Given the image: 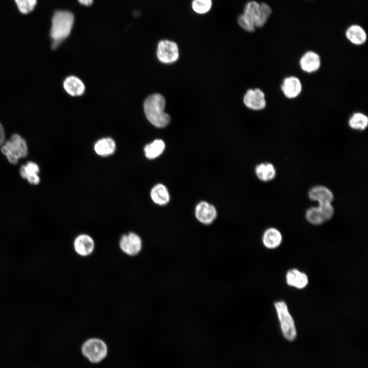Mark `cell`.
Returning a JSON list of instances; mask_svg holds the SVG:
<instances>
[{
    "instance_id": "cell-1",
    "label": "cell",
    "mask_w": 368,
    "mask_h": 368,
    "mask_svg": "<svg viewBox=\"0 0 368 368\" xmlns=\"http://www.w3.org/2000/svg\"><path fill=\"white\" fill-rule=\"evenodd\" d=\"M165 106V99L159 94L149 96L144 102L145 116L148 120L156 127H165L170 122V116L164 111Z\"/></svg>"
},
{
    "instance_id": "cell-2",
    "label": "cell",
    "mask_w": 368,
    "mask_h": 368,
    "mask_svg": "<svg viewBox=\"0 0 368 368\" xmlns=\"http://www.w3.org/2000/svg\"><path fill=\"white\" fill-rule=\"evenodd\" d=\"M74 22V15L70 11L58 10L52 19L50 35L52 47L55 49L70 35Z\"/></svg>"
},
{
    "instance_id": "cell-3",
    "label": "cell",
    "mask_w": 368,
    "mask_h": 368,
    "mask_svg": "<svg viewBox=\"0 0 368 368\" xmlns=\"http://www.w3.org/2000/svg\"><path fill=\"white\" fill-rule=\"evenodd\" d=\"M0 150L11 164H16L18 160L25 157L28 153V147L25 140L17 133L11 135L9 140L5 141Z\"/></svg>"
},
{
    "instance_id": "cell-4",
    "label": "cell",
    "mask_w": 368,
    "mask_h": 368,
    "mask_svg": "<svg viewBox=\"0 0 368 368\" xmlns=\"http://www.w3.org/2000/svg\"><path fill=\"white\" fill-rule=\"evenodd\" d=\"M283 335L288 341L294 340L296 337V330L294 320L289 313L287 306L283 301L274 303Z\"/></svg>"
},
{
    "instance_id": "cell-5",
    "label": "cell",
    "mask_w": 368,
    "mask_h": 368,
    "mask_svg": "<svg viewBox=\"0 0 368 368\" xmlns=\"http://www.w3.org/2000/svg\"><path fill=\"white\" fill-rule=\"evenodd\" d=\"M83 355L93 363H98L106 357L107 348L106 343L98 338H90L85 341L81 348Z\"/></svg>"
},
{
    "instance_id": "cell-6",
    "label": "cell",
    "mask_w": 368,
    "mask_h": 368,
    "mask_svg": "<svg viewBox=\"0 0 368 368\" xmlns=\"http://www.w3.org/2000/svg\"><path fill=\"white\" fill-rule=\"evenodd\" d=\"M334 214V209L332 204H318L308 209L305 217L310 223L319 225L330 220Z\"/></svg>"
},
{
    "instance_id": "cell-7",
    "label": "cell",
    "mask_w": 368,
    "mask_h": 368,
    "mask_svg": "<svg viewBox=\"0 0 368 368\" xmlns=\"http://www.w3.org/2000/svg\"><path fill=\"white\" fill-rule=\"evenodd\" d=\"M156 54L160 62L164 63H173L177 60L179 56L178 46L172 41L160 40L157 45Z\"/></svg>"
},
{
    "instance_id": "cell-8",
    "label": "cell",
    "mask_w": 368,
    "mask_h": 368,
    "mask_svg": "<svg viewBox=\"0 0 368 368\" xmlns=\"http://www.w3.org/2000/svg\"><path fill=\"white\" fill-rule=\"evenodd\" d=\"M119 245L121 249L125 254L133 256L137 255L141 251L142 242L138 235L130 232L122 236Z\"/></svg>"
},
{
    "instance_id": "cell-9",
    "label": "cell",
    "mask_w": 368,
    "mask_h": 368,
    "mask_svg": "<svg viewBox=\"0 0 368 368\" xmlns=\"http://www.w3.org/2000/svg\"><path fill=\"white\" fill-rule=\"evenodd\" d=\"M195 215L196 219L202 224H210L216 218L217 212L213 204L202 201L196 206Z\"/></svg>"
},
{
    "instance_id": "cell-10",
    "label": "cell",
    "mask_w": 368,
    "mask_h": 368,
    "mask_svg": "<svg viewBox=\"0 0 368 368\" xmlns=\"http://www.w3.org/2000/svg\"><path fill=\"white\" fill-rule=\"evenodd\" d=\"M243 102L246 107L256 110L264 109L266 105L264 93L259 88L248 89L244 96Z\"/></svg>"
},
{
    "instance_id": "cell-11",
    "label": "cell",
    "mask_w": 368,
    "mask_h": 368,
    "mask_svg": "<svg viewBox=\"0 0 368 368\" xmlns=\"http://www.w3.org/2000/svg\"><path fill=\"white\" fill-rule=\"evenodd\" d=\"M308 197L318 204H331L334 199L332 192L327 187L318 185L311 188L308 192Z\"/></svg>"
},
{
    "instance_id": "cell-12",
    "label": "cell",
    "mask_w": 368,
    "mask_h": 368,
    "mask_svg": "<svg viewBox=\"0 0 368 368\" xmlns=\"http://www.w3.org/2000/svg\"><path fill=\"white\" fill-rule=\"evenodd\" d=\"M75 251L81 256H87L91 254L95 247V243L93 238L85 234L78 236L74 242Z\"/></svg>"
},
{
    "instance_id": "cell-13",
    "label": "cell",
    "mask_w": 368,
    "mask_h": 368,
    "mask_svg": "<svg viewBox=\"0 0 368 368\" xmlns=\"http://www.w3.org/2000/svg\"><path fill=\"white\" fill-rule=\"evenodd\" d=\"M300 65L302 70L306 72L311 73L316 72L320 66V57L314 52L308 51L300 59Z\"/></svg>"
},
{
    "instance_id": "cell-14",
    "label": "cell",
    "mask_w": 368,
    "mask_h": 368,
    "mask_svg": "<svg viewBox=\"0 0 368 368\" xmlns=\"http://www.w3.org/2000/svg\"><path fill=\"white\" fill-rule=\"evenodd\" d=\"M281 89L286 97L293 99L300 94L302 85L298 78L290 76L284 80L281 85Z\"/></svg>"
},
{
    "instance_id": "cell-15",
    "label": "cell",
    "mask_w": 368,
    "mask_h": 368,
    "mask_svg": "<svg viewBox=\"0 0 368 368\" xmlns=\"http://www.w3.org/2000/svg\"><path fill=\"white\" fill-rule=\"evenodd\" d=\"M40 170L38 165L33 162H28L22 165L19 170L20 176L30 184L36 185L40 182L38 173Z\"/></svg>"
},
{
    "instance_id": "cell-16",
    "label": "cell",
    "mask_w": 368,
    "mask_h": 368,
    "mask_svg": "<svg viewBox=\"0 0 368 368\" xmlns=\"http://www.w3.org/2000/svg\"><path fill=\"white\" fill-rule=\"evenodd\" d=\"M345 35L347 39L355 45H362L367 40V34L365 30L358 24L350 25L347 29Z\"/></svg>"
},
{
    "instance_id": "cell-17",
    "label": "cell",
    "mask_w": 368,
    "mask_h": 368,
    "mask_svg": "<svg viewBox=\"0 0 368 368\" xmlns=\"http://www.w3.org/2000/svg\"><path fill=\"white\" fill-rule=\"evenodd\" d=\"M286 277V282L289 286L298 289L305 288L308 283L307 275L295 268L289 270Z\"/></svg>"
},
{
    "instance_id": "cell-18",
    "label": "cell",
    "mask_w": 368,
    "mask_h": 368,
    "mask_svg": "<svg viewBox=\"0 0 368 368\" xmlns=\"http://www.w3.org/2000/svg\"><path fill=\"white\" fill-rule=\"evenodd\" d=\"M63 87L65 91L72 96L82 95L85 90V85L78 77L70 76L65 78L63 82Z\"/></svg>"
},
{
    "instance_id": "cell-19",
    "label": "cell",
    "mask_w": 368,
    "mask_h": 368,
    "mask_svg": "<svg viewBox=\"0 0 368 368\" xmlns=\"http://www.w3.org/2000/svg\"><path fill=\"white\" fill-rule=\"evenodd\" d=\"M150 197L155 203L159 205L167 204L170 199L167 188L162 183H158L151 189Z\"/></svg>"
},
{
    "instance_id": "cell-20",
    "label": "cell",
    "mask_w": 368,
    "mask_h": 368,
    "mask_svg": "<svg viewBox=\"0 0 368 368\" xmlns=\"http://www.w3.org/2000/svg\"><path fill=\"white\" fill-rule=\"evenodd\" d=\"M116 148L115 142L110 137L101 139L94 145L95 152L102 156L112 155L114 152Z\"/></svg>"
},
{
    "instance_id": "cell-21",
    "label": "cell",
    "mask_w": 368,
    "mask_h": 368,
    "mask_svg": "<svg viewBox=\"0 0 368 368\" xmlns=\"http://www.w3.org/2000/svg\"><path fill=\"white\" fill-rule=\"evenodd\" d=\"M262 240L266 247L273 249L278 247L281 244L282 241V236L278 229L271 227L265 231Z\"/></svg>"
},
{
    "instance_id": "cell-22",
    "label": "cell",
    "mask_w": 368,
    "mask_h": 368,
    "mask_svg": "<svg viewBox=\"0 0 368 368\" xmlns=\"http://www.w3.org/2000/svg\"><path fill=\"white\" fill-rule=\"evenodd\" d=\"M255 173L260 180L266 182L274 178L276 170L274 165L271 163H261L256 167Z\"/></svg>"
},
{
    "instance_id": "cell-23",
    "label": "cell",
    "mask_w": 368,
    "mask_h": 368,
    "mask_svg": "<svg viewBox=\"0 0 368 368\" xmlns=\"http://www.w3.org/2000/svg\"><path fill=\"white\" fill-rule=\"evenodd\" d=\"M165 144L160 139H157L147 144L144 148L145 156L150 159H155L159 156L164 151Z\"/></svg>"
},
{
    "instance_id": "cell-24",
    "label": "cell",
    "mask_w": 368,
    "mask_h": 368,
    "mask_svg": "<svg viewBox=\"0 0 368 368\" xmlns=\"http://www.w3.org/2000/svg\"><path fill=\"white\" fill-rule=\"evenodd\" d=\"M349 125L352 129L363 130L368 125L367 117L360 112L355 113L349 119Z\"/></svg>"
},
{
    "instance_id": "cell-25",
    "label": "cell",
    "mask_w": 368,
    "mask_h": 368,
    "mask_svg": "<svg viewBox=\"0 0 368 368\" xmlns=\"http://www.w3.org/2000/svg\"><path fill=\"white\" fill-rule=\"evenodd\" d=\"M272 13V9L268 4L266 3L260 4L258 16L255 23L256 28L263 27L267 22Z\"/></svg>"
},
{
    "instance_id": "cell-26",
    "label": "cell",
    "mask_w": 368,
    "mask_h": 368,
    "mask_svg": "<svg viewBox=\"0 0 368 368\" xmlns=\"http://www.w3.org/2000/svg\"><path fill=\"white\" fill-rule=\"evenodd\" d=\"M260 4L256 1H251L245 5L243 14L254 25L258 16Z\"/></svg>"
},
{
    "instance_id": "cell-27",
    "label": "cell",
    "mask_w": 368,
    "mask_h": 368,
    "mask_svg": "<svg viewBox=\"0 0 368 368\" xmlns=\"http://www.w3.org/2000/svg\"><path fill=\"white\" fill-rule=\"evenodd\" d=\"M211 0H193L192 7L193 10L199 14L207 13L212 7Z\"/></svg>"
},
{
    "instance_id": "cell-28",
    "label": "cell",
    "mask_w": 368,
    "mask_h": 368,
    "mask_svg": "<svg viewBox=\"0 0 368 368\" xmlns=\"http://www.w3.org/2000/svg\"><path fill=\"white\" fill-rule=\"evenodd\" d=\"M20 12L28 14L32 11L36 5L37 0H15Z\"/></svg>"
},
{
    "instance_id": "cell-29",
    "label": "cell",
    "mask_w": 368,
    "mask_h": 368,
    "mask_svg": "<svg viewBox=\"0 0 368 368\" xmlns=\"http://www.w3.org/2000/svg\"><path fill=\"white\" fill-rule=\"evenodd\" d=\"M238 22L239 26L246 31L252 32L255 30L256 27L254 24L245 17L243 14L239 16Z\"/></svg>"
},
{
    "instance_id": "cell-30",
    "label": "cell",
    "mask_w": 368,
    "mask_h": 368,
    "mask_svg": "<svg viewBox=\"0 0 368 368\" xmlns=\"http://www.w3.org/2000/svg\"><path fill=\"white\" fill-rule=\"evenodd\" d=\"M5 141V134L3 126L0 123V148Z\"/></svg>"
},
{
    "instance_id": "cell-31",
    "label": "cell",
    "mask_w": 368,
    "mask_h": 368,
    "mask_svg": "<svg viewBox=\"0 0 368 368\" xmlns=\"http://www.w3.org/2000/svg\"><path fill=\"white\" fill-rule=\"evenodd\" d=\"M78 2L82 5L90 6L93 4V0H78Z\"/></svg>"
}]
</instances>
